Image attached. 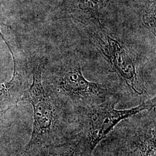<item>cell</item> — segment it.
<instances>
[{"label":"cell","instance_id":"4","mask_svg":"<svg viewBox=\"0 0 156 156\" xmlns=\"http://www.w3.org/2000/svg\"><path fill=\"white\" fill-rule=\"evenodd\" d=\"M93 44L128 87L135 93L142 94L136 89L137 74L134 62L122 45L109 36L102 38L98 35L93 38Z\"/></svg>","mask_w":156,"mask_h":156},{"label":"cell","instance_id":"6","mask_svg":"<svg viewBox=\"0 0 156 156\" xmlns=\"http://www.w3.org/2000/svg\"><path fill=\"white\" fill-rule=\"evenodd\" d=\"M76 145L74 141L28 150L24 149L19 156H76Z\"/></svg>","mask_w":156,"mask_h":156},{"label":"cell","instance_id":"1","mask_svg":"<svg viewBox=\"0 0 156 156\" xmlns=\"http://www.w3.org/2000/svg\"><path fill=\"white\" fill-rule=\"evenodd\" d=\"M116 100L109 98L100 104L82 108L79 117L76 156H91L93 152L117 124L156 106V98L128 109H115Z\"/></svg>","mask_w":156,"mask_h":156},{"label":"cell","instance_id":"7","mask_svg":"<svg viewBox=\"0 0 156 156\" xmlns=\"http://www.w3.org/2000/svg\"><path fill=\"white\" fill-rule=\"evenodd\" d=\"M143 23L146 28L151 31V33L156 36V8L155 5L152 6L149 11L143 17Z\"/></svg>","mask_w":156,"mask_h":156},{"label":"cell","instance_id":"2","mask_svg":"<svg viewBox=\"0 0 156 156\" xmlns=\"http://www.w3.org/2000/svg\"><path fill=\"white\" fill-rule=\"evenodd\" d=\"M26 100L29 101L33 108L34 122L30 140L24 149L63 143L60 142L62 113L56 99L42 84L41 66L35 68L33 83L22 98L21 101Z\"/></svg>","mask_w":156,"mask_h":156},{"label":"cell","instance_id":"5","mask_svg":"<svg viewBox=\"0 0 156 156\" xmlns=\"http://www.w3.org/2000/svg\"><path fill=\"white\" fill-rule=\"evenodd\" d=\"M25 91L19 73H16L14 68L11 80L5 83L0 84V116L21 101Z\"/></svg>","mask_w":156,"mask_h":156},{"label":"cell","instance_id":"8","mask_svg":"<svg viewBox=\"0 0 156 156\" xmlns=\"http://www.w3.org/2000/svg\"><path fill=\"white\" fill-rule=\"evenodd\" d=\"M109 0H98V1L100 2L101 5L102 6V7L106 4V3L109 1Z\"/></svg>","mask_w":156,"mask_h":156},{"label":"cell","instance_id":"3","mask_svg":"<svg viewBox=\"0 0 156 156\" xmlns=\"http://www.w3.org/2000/svg\"><path fill=\"white\" fill-rule=\"evenodd\" d=\"M52 90L59 96L84 108L110 98L102 84L87 80L79 64L69 63L62 67L51 81Z\"/></svg>","mask_w":156,"mask_h":156}]
</instances>
